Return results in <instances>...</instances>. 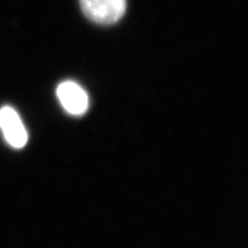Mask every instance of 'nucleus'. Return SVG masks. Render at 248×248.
I'll return each mask as SVG.
<instances>
[{"instance_id": "obj_1", "label": "nucleus", "mask_w": 248, "mask_h": 248, "mask_svg": "<svg viewBox=\"0 0 248 248\" xmlns=\"http://www.w3.org/2000/svg\"><path fill=\"white\" fill-rule=\"evenodd\" d=\"M79 4L90 21L102 26L119 22L126 11V0H79Z\"/></svg>"}, {"instance_id": "obj_2", "label": "nucleus", "mask_w": 248, "mask_h": 248, "mask_svg": "<svg viewBox=\"0 0 248 248\" xmlns=\"http://www.w3.org/2000/svg\"><path fill=\"white\" fill-rule=\"evenodd\" d=\"M0 130L9 146L17 150L26 146L28 132L20 115L13 107L0 108Z\"/></svg>"}, {"instance_id": "obj_3", "label": "nucleus", "mask_w": 248, "mask_h": 248, "mask_svg": "<svg viewBox=\"0 0 248 248\" xmlns=\"http://www.w3.org/2000/svg\"><path fill=\"white\" fill-rule=\"evenodd\" d=\"M59 101L67 113L71 115H83L89 107V97L82 86L73 82H62L57 89Z\"/></svg>"}]
</instances>
